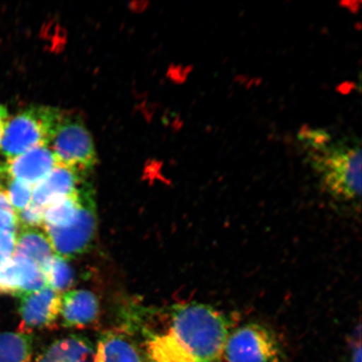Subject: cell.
<instances>
[{"instance_id": "14", "label": "cell", "mask_w": 362, "mask_h": 362, "mask_svg": "<svg viewBox=\"0 0 362 362\" xmlns=\"http://www.w3.org/2000/svg\"><path fill=\"white\" fill-rule=\"evenodd\" d=\"M95 362H144L141 352L127 334L108 332L99 339Z\"/></svg>"}, {"instance_id": "10", "label": "cell", "mask_w": 362, "mask_h": 362, "mask_svg": "<svg viewBox=\"0 0 362 362\" xmlns=\"http://www.w3.org/2000/svg\"><path fill=\"white\" fill-rule=\"evenodd\" d=\"M83 172L58 165L47 177L34 185L33 202L45 208L62 198L74 196L83 185Z\"/></svg>"}, {"instance_id": "4", "label": "cell", "mask_w": 362, "mask_h": 362, "mask_svg": "<svg viewBox=\"0 0 362 362\" xmlns=\"http://www.w3.org/2000/svg\"><path fill=\"white\" fill-rule=\"evenodd\" d=\"M78 198V214L71 224L66 228L44 226L54 252L66 259L87 252L97 232V210L92 189L88 185H81Z\"/></svg>"}, {"instance_id": "17", "label": "cell", "mask_w": 362, "mask_h": 362, "mask_svg": "<svg viewBox=\"0 0 362 362\" xmlns=\"http://www.w3.org/2000/svg\"><path fill=\"white\" fill-rule=\"evenodd\" d=\"M47 286L57 292L65 291L74 281V271L67 259L54 255L43 269Z\"/></svg>"}, {"instance_id": "16", "label": "cell", "mask_w": 362, "mask_h": 362, "mask_svg": "<svg viewBox=\"0 0 362 362\" xmlns=\"http://www.w3.org/2000/svg\"><path fill=\"white\" fill-rule=\"evenodd\" d=\"M78 207V192L74 196L62 198L51 204L45 208L44 226L66 228L74 221Z\"/></svg>"}, {"instance_id": "21", "label": "cell", "mask_w": 362, "mask_h": 362, "mask_svg": "<svg viewBox=\"0 0 362 362\" xmlns=\"http://www.w3.org/2000/svg\"><path fill=\"white\" fill-rule=\"evenodd\" d=\"M16 233H0V269L10 262L16 251Z\"/></svg>"}, {"instance_id": "5", "label": "cell", "mask_w": 362, "mask_h": 362, "mask_svg": "<svg viewBox=\"0 0 362 362\" xmlns=\"http://www.w3.org/2000/svg\"><path fill=\"white\" fill-rule=\"evenodd\" d=\"M48 146L58 165L83 173L92 170L98 161L92 135L79 117L62 115Z\"/></svg>"}, {"instance_id": "20", "label": "cell", "mask_w": 362, "mask_h": 362, "mask_svg": "<svg viewBox=\"0 0 362 362\" xmlns=\"http://www.w3.org/2000/svg\"><path fill=\"white\" fill-rule=\"evenodd\" d=\"M45 208L31 202L25 209L17 212L18 226L21 228H39L44 223Z\"/></svg>"}, {"instance_id": "8", "label": "cell", "mask_w": 362, "mask_h": 362, "mask_svg": "<svg viewBox=\"0 0 362 362\" xmlns=\"http://www.w3.org/2000/svg\"><path fill=\"white\" fill-rule=\"evenodd\" d=\"M57 165L52 149L48 146H38L0 164V177L21 180L34 187Z\"/></svg>"}, {"instance_id": "3", "label": "cell", "mask_w": 362, "mask_h": 362, "mask_svg": "<svg viewBox=\"0 0 362 362\" xmlns=\"http://www.w3.org/2000/svg\"><path fill=\"white\" fill-rule=\"evenodd\" d=\"M62 115L56 107L34 106L8 117L0 143V155L11 160L35 147L48 146Z\"/></svg>"}, {"instance_id": "18", "label": "cell", "mask_w": 362, "mask_h": 362, "mask_svg": "<svg viewBox=\"0 0 362 362\" xmlns=\"http://www.w3.org/2000/svg\"><path fill=\"white\" fill-rule=\"evenodd\" d=\"M4 180L8 181V184L4 187L6 189L8 200L17 214L25 209L33 201V185L21 180L11 178H4Z\"/></svg>"}, {"instance_id": "22", "label": "cell", "mask_w": 362, "mask_h": 362, "mask_svg": "<svg viewBox=\"0 0 362 362\" xmlns=\"http://www.w3.org/2000/svg\"><path fill=\"white\" fill-rule=\"evenodd\" d=\"M8 117L10 116H8V108L3 104H0V143H1L4 131L6 129Z\"/></svg>"}, {"instance_id": "7", "label": "cell", "mask_w": 362, "mask_h": 362, "mask_svg": "<svg viewBox=\"0 0 362 362\" xmlns=\"http://www.w3.org/2000/svg\"><path fill=\"white\" fill-rule=\"evenodd\" d=\"M19 312L21 330L44 329L55 322L61 310V293L45 287L40 291L21 294Z\"/></svg>"}, {"instance_id": "19", "label": "cell", "mask_w": 362, "mask_h": 362, "mask_svg": "<svg viewBox=\"0 0 362 362\" xmlns=\"http://www.w3.org/2000/svg\"><path fill=\"white\" fill-rule=\"evenodd\" d=\"M18 221L4 185L0 183V233L16 232Z\"/></svg>"}, {"instance_id": "15", "label": "cell", "mask_w": 362, "mask_h": 362, "mask_svg": "<svg viewBox=\"0 0 362 362\" xmlns=\"http://www.w3.org/2000/svg\"><path fill=\"white\" fill-rule=\"evenodd\" d=\"M33 338L30 333H0V362H31Z\"/></svg>"}, {"instance_id": "11", "label": "cell", "mask_w": 362, "mask_h": 362, "mask_svg": "<svg viewBox=\"0 0 362 362\" xmlns=\"http://www.w3.org/2000/svg\"><path fill=\"white\" fill-rule=\"evenodd\" d=\"M98 312L99 303L92 292L78 289L62 296L60 315L66 327H85L93 323Z\"/></svg>"}, {"instance_id": "6", "label": "cell", "mask_w": 362, "mask_h": 362, "mask_svg": "<svg viewBox=\"0 0 362 362\" xmlns=\"http://www.w3.org/2000/svg\"><path fill=\"white\" fill-rule=\"evenodd\" d=\"M281 347L264 325L249 323L230 330L223 358L226 362H279Z\"/></svg>"}, {"instance_id": "2", "label": "cell", "mask_w": 362, "mask_h": 362, "mask_svg": "<svg viewBox=\"0 0 362 362\" xmlns=\"http://www.w3.org/2000/svg\"><path fill=\"white\" fill-rule=\"evenodd\" d=\"M301 140L310 149L312 167L323 187L337 200L359 201L361 197V148L358 141L338 140L321 129H303Z\"/></svg>"}, {"instance_id": "23", "label": "cell", "mask_w": 362, "mask_h": 362, "mask_svg": "<svg viewBox=\"0 0 362 362\" xmlns=\"http://www.w3.org/2000/svg\"><path fill=\"white\" fill-rule=\"evenodd\" d=\"M352 362H361V341L353 348Z\"/></svg>"}, {"instance_id": "13", "label": "cell", "mask_w": 362, "mask_h": 362, "mask_svg": "<svg viewBox=\"0 0 362 362\" xmlns=\"http://www.w3.org/2000/svg\"><path fill=\"white\" fill-rule=\"evenodd\" d=\"M56 253L45 230L39 228H21L16 234L13 257H24L33 262L40 269L45 268Z\"/></svg>"}, {"instance_id": "12", "label": "cell", "mask_w": 362, "mask_h": 362, "mask_svg": "<svg viewBox=\"0 0 362 362\" xmlns=\"http://www.w3.org/2000/svg\"><path fill=\"white\" fill-rule=\"evenodd\" d=\"M96 349L87 338L71 336L52 344L35 362H95Z\"/></svg>"}, {"instance_id": "9", "label": "cell", "mask_w": 362, "mask_h": 362, "mask_svg": "<svg viewBox=\"0 0 362 362\" xmlns=\"http://www.w3.org/2000/svg\"><path fill=\"white\" fill-rule=\"evenodd\" d=\"M47 286L42 269L28 259L13 257L0 269V293L21 294L40 291Z\"/></svg>"}, {"instance_id": "1", "label": "cell", "mask_w": 362, "mask_h": 362, "mask_svg": "<svg viewBox=\"0 0 362 362\" xmlns=\"http://www.w3.org/2000/svg\"><path fill=\"white\" fill-rule=\"evenodd\" d=\"M169 322L161 332H146L151 362H220L230 322L209 305L187 303L165 312Z\"/></svg>"}]
</instances>
